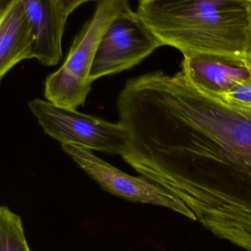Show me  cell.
I'll return each mask as SVG.
<instances>
[{"instance_id": "6da1fadb", "label": "cell", "mask_w": 251, "mask_h": 251, "mask_svg": "<svg viewBox=\"0 0 251 251\" xmlns=\"http://www.w3.org/2000/svg\"><path fill=\"white\" fill-rule=\"evenodd\" d=\"M117 110L124 160L214 236L251 251V113L200 92L181 71L128 79Z\"/></svg>"}, {"instance_id": "7a4b0ae2", "label": "cell", "mask_w": 251, "mask_h": 251, "mask_svg": "<svg viewBox=\"0 0 251 251\" xmlns=\"http://www.w3.org/2000/svg\"><path fill=\"white\" fill-rule=\"evenodd\" d=\"M136 12L162 46L183 54L247 55L251 0H138Z\"/></svg>"}, {"instance_id": "3957f363", "label": "cell", "mask_w": 251, "mask_h": 251, "mask_svg": "<svg viewBox=\"0 0 251 251\" xmlns=\"http://www.w3.org/2000/svg\"><path fill=\"white\" fill-rule=\"evenodd\" d=\"M130 7L129 0H99L94 13L75 36L66 60L47 76V101L77 110L85 104L91 90V67L100 40L111 22Z\"/></svg>"}, {"instance_id": "277c9868", "label": "cell", "mask_w": 251, "mask_h": 251, "mask_svg": "<svg viewBox=\"0 0 251 251\" xmlns=\"http://www.w3.org/2000/svg\"><path fill=\"white\" fill-rule=\"evenodd\" d=\"M28 106L44 132L61 144L121 156L128 151V131L119 122L112 123L38 98Z\"/></svg>"}, {"instance_id": "5b68a950", "label": "cell", "mask_w": 251, "mask_h": 251, "mask_svg": "<svg viewBox=\"0 0 251 251\" xmlns=\"http://www.w3.org/2000/svg\"><path fill=\"white\" fill-rule=\"evenodd\" d=\"M162 47L137 12H121L105 31L96 51L90 79L132 69Z\"/></svg>"}, {"instance_id": "8992f818", "label": "cell", "mask_w": 251, "mask_h": 251, "mask_svg": "<svg viewBox=\"0 0 251 251\" xmlns=\"http://www.w3.org/2000/svg\"><path fill=\"white\" fill-rule=\"evenodd\" d=\"M62 149L106 191L131 201L162 206L196 221L193 212L182 201L144 177L129 175L85 148L64 143Z\"/></svg>"}, {"instance_id": "52a82bcc", "label": "cell", "mask_w": 251, "mask_h": 251, "mask_svg": "<svg viewBox=\"0 0 251 251\" xmlns=\"http://www.w3.org/2000/svg\"><path fill=\"white\" fill-rule=\"evenodd\" d=\"M181 67L193 87L217 99L251 76V60L247 55L187 53Z\"/></svg>"}, {"instance_id": "ba28073f", "label": "cell", "mask_w": 251, "mask_h": 251, "mask_svg": "<svg viewBox=\"0 0 251 251\" xmlns=\"http://www.w3.org/2000/svg\"><path fill=\"white\" fill-rule=\"evenodd\" d=\"M33 32L34 59L47 66L61 60L62 39L68 16L59 0H22Z\"/></svg>"}, {"instance_id": "9c48e42d", "label": "cell", "mask_w": 251, "mask_h": 251, "mask_svg": "<svg viewBox=\"0 0 251 251\" xmlns=\"http://www.w3.org/2000/svg\"><path fill=\"white\" fill-rule=\"evenodd\" d=\"M34 45L22 0H7L0 9V79L20 62L34 59Z\"/></svg>"}, {"instance_id": "30bf717a", "label": "cell", "mask_w": 251, "mask_h": 251, "mask_svg": "<svg viewBox=\"0 0 251 251\" xmlns=\"http://www.w3.org/2000/svg\"><path fill=\"white\" fill-rule=\"evenodd\" d=\"M0 251H31L20 216L6 206L0 208Z\"/></svg>"}, {"instance_id": "8fae6325", "label": "cell", "mask_w": 251, "mask_h": 251, "mask_svg": "<svg viewBox=\"0 0 251 251\" xmlns=\"http://www.w3.org/2000/svg\"><path fill=\"white\" fill-rule=\"evenodd\" d=\"M219 100L239 110L251 113V76Z\"/></svg>"}, {"instance_id": "7c38bea8", "label": "cell", "mask_w": 251, "mask_h": 251, "mask_svg": "<svg viewBox=\"0 0 251 251\" xmlns=\"http://www.w3.org/2000/svg\"><path fill=\"white\" fill-rule=\"evenodd\" d=\"M98 1L99 0H59L63 11L68 17L82 4L90 1Z\"/></svg>"}, {"instance_id": "4fadbf2b", "label": "cell", "mask_w": 251, "mask_h": 251, "mask_svg": "<svg viewBox=\"0 0 251 251\" xmlns=\"http://www.w3.org/2000/svg\"><path fill=\"white\" fill-rule=\"evenodd\" d=\"M248 57L251 60V25L250 29V35H249V49H248Z\"/></svg>"}]
</instances>
